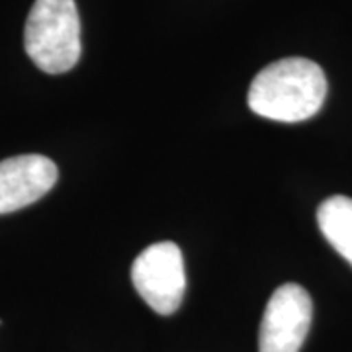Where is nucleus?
<instances>
[{
  "label": "nucleus",
  "mask_w": 352,
  "mask_h": 352,
  "mask_svg": "<svg viewBox=\"0 0 352 352\" xmlns=\"http://www.w3.org/2000/svg\"><path fill=\"white\" fill-rule=\"evenodd\" d=\"M57 178V164L43 155H18L0 161V214H12L43 198Z\"/></svg>",
  "instance_id": "obj_5"
},
{
  "label": "nucleus",
  "mask_w": 352,
  "mask_h": 352,
  "mask_svg": "<svg viewBox=\"0 0 352 352\" xmlns=\"http://www.w3.org/2000/svg\"><path fill=\"white\" fill-rule=\"evenodd\" d=\"M317 223L329 245L352 264V198H327L317 210Z\"/></svg>",
  "instance_id": "obj_6"
},
{
  "label": "nucleus",
  "mask_w": 352,
  "mask_h": 352,
  "mask_svg": "<svg viewBox=\"0 0 352 352\" xmlns=\"http://www.w3.org/2000/svg\"><path fill=\"white\" fill-rule=\"evenodd\" d=\"M28 57L47 75L71 71L80 59V18L75 0H36L24 30Z\"/></svg>",
  "instance_id": "obj_2"
},
{
  "label": "nucleus",
  "mask_w": 352,
  "mask_h": 352,
  "mask_svg": "<svg viewBox=\"0 0 352 352\" xmlns=\"http://www.w3.org/2000/svg\"><path fill=\"white\" fill-rule=\"evenodd\" d=\"M327 96L323 69L309 59L289 57L264 67L252 78L249 108L282 124H298L321 110Z\"/></svg>",
  "instance_id": "obj_1"
},
{
  "label": "nucleus",
  "mask_w": 352,
  "mask_h": 352,
  "mask_svg": "<svg viewBox=\"0 0 352 352\" xmlns=\"http://www.w3.org/2000/svg\"><path fill=\"white\" fill-rule=\"evenodd\" d=\"M131 282L153 311L159 315L175 314L186 289L180 247L173 241L147 247L131 264Z\"/></svg>",
  "instance_id": "obj_3"
},
{
  "label": "nucleus",
  "mask_w": 352,
  "mask_h": 352,
  "mask_svg": "<svg viewBox=\"0 0 352 352\" xmlns=\"http://www.w3.org/2000/svg\"><path fill=\"white\" fill-rule=\"evenodd\" d=\"M314 303L307 289L300 284H282L266 303L258 352H300L311 327Z\"/></svg>",
  "instance_id": "obj_4"
}]
</instances>
